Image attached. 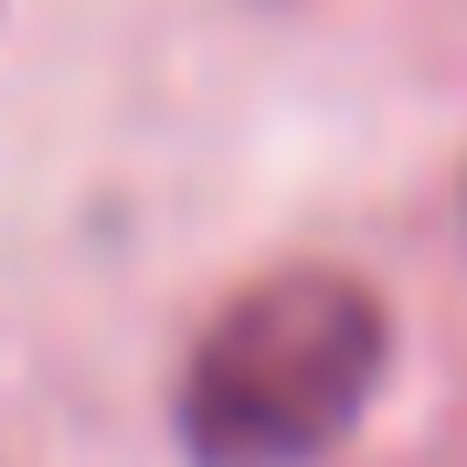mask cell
<instances>
[{
	"label": "cell",
	"mask_w": 467,
	"mask_h": 467,
	"mask_svg": "<svg viewBox=\"0 0 467 467\" xmlns=\"http://www.w3.org/2000/svg\"><path fill=\"white\" fill-rule=\"evenodd\" d=\"M393 372V308L350 265H265L181 361L171 436L192 467H319Z\"/></svg>",
	"instance_id": "obj_1"
}]
</instances>
